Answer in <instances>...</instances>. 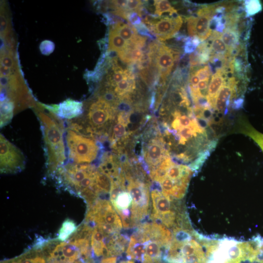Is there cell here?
<instances>
[{"label": "cell", "mask_w": 263, "mask_h": 263, "mask_svg": "<svg viewBox=\"0 0 263 263\" xmlns=\"http://www.w3.org/2000/svg\"><path fill=\"white\" fill-rule=\"evenodd\" d=\"M33 110L40 125L47 174L50 177L66 160L65 125L62 119L44 109L39 102Z\"/></svg>", "instance_id": "obj_1"}, {"label": "cell", "mask_w": 263, "mask_h": 263, "mask_svg": "<svg viewBox=\"0 0 263 263\" xmlns=\"http://www.w3.org/2000/svg\"><path fill=\"white\" fill-rule=\"evenodd\" d=\"M90 238L74 233L65 242L38 240V244L46 256L47 263H74L80 260L92 263Z\"/></svg>", "instance_id": "obj_2"}, {"label": "cell", "mask_w": 263, "mask_h": 263, "mask_svg": "<svg viewBox=\"0 0 263 263\" xmlns=\"http://www.w3.org/2000/svg\"><path fill=\"white\" fill-rule=\"evenodd\" d=\"M65 141L69 162L89 164L100 157L103 146L94 139L75 131L66 128Z\"/></svg>", "instance_id": "obj_3"}, {"label": "cell", "mask_w": 263, "mask_h": 263, "mask_svg": "<svg viewBox=\"0 0 263 263\" xmlns=\"http://www.w3.org/2000/svg\"><path fill=\"white\" fill-rule=\"evenodd\" d=\"M128 182L127 189L132 199L130 211L131 222L132 226H134L148 214L150 202L149 190L147 184L137 179L130 180Z\"/></svg>", "instance_id": "obj_4"}, {"label": "cell", "mask_w": 263, "mask_h": 263, "mask_svg": "<svg viewBox=\"0 0 263 263\" xmlns=\"http://www.w3.org/2000/svg\"><path fill=\"white\" fill-rule=\"evenodd\" d=\"M144 23L158 40L165 41L177 34L182 26L183 19L178 14L162 17L153 14L145 18Z\"/></svg>", "instance_id": "obj_5"}, {"label": "cell", "mask_w": 263, "mask_h": 263, "mask_svg": "<svg viewBox=\"0 0 263 263\" xmlns=\"http://www.w3.org/2000/svg\"><path fill=\"white\" fill-rule=\"evenodd\" d=\"M216 4L203 6L194 14L186 18L188 35L204 41L212 33L211 21L216 13Z\"/></svg>", "instance_id": "obj_6"}, {"label": "cell", "mask_w": 263, "mask_h": 263, "mask_svg": "<svg viewBox=\"0 0 263 263\" xmlns=\"http://www.w3.org/2000/svg\"><path fill=\"white\" fill-rule=\"evenodd\" d=\"M25 164V156L20 150L0 133V169L1 173L15 174L20 172L24 169Z\"/></svg>", "instance_id": "obj_7"}, {"label": "cell", "mask_w": 263, "mask_h": 263, "mask_svg": "<svg viewBox=\"0 0 263 263\" xmlns=\"http://www.w3.org/2000/svg\"><path fill=\"white\" fill-rule=\"evenodd\" d=\"M166 143L161 135H156L150 139L143 148L142 155L139 156L140 162L145 170L150 173L154 170L165 159L169 157Z\"/></svg>", "instance_id": "obj_8"}, {"label": "cell", "mask_w": 263, "mask_h": 263, "mask_svg": "<svg viewBox=\"0 0 263 263\" xmlns=\"http://www.w3.org/2000/svg\"><path fill=\"white\" fill-rule=\"evenodd\" d=\"M179 56L173 50L165 44L160 42L155 55L154 63L157 69L159 78L162 82H165L170 75L174 61Z\"/></svg>", "instance_id": "obj_9"}, {"label": "cell", "mask_w": 263, "mask_h": 263, "mask_svg": "<svg viewBox=\"0 0 263 263\" xmlns=\"http://www.w3.org/2000/svg\"><path fill=\"white\" fill-rule=\"evenodd\" d=\"M153 211L151 219L159 221L164 216L171 213L178 207L174 205L173 198L159 190L153 189L151 192Z\"/></svg>", "instance_id": "obj_10"}, {"label": "cell", "mask_w": 263, "mask_h": 263, "mask_svg": "<svg viewBox=\"0 0 263 263\" xmlns=\"http://www.w3.org/2000/svg\"><path fill=\"white\" fill-rule=\"evenodd\" d=\"M58 105L56 115L62 119H74L84 112L83 103L79 101L68 98Z\"/></svg>", "instance_id": "obj_11"}, {"label": "cell", "mask_w": 263, "mask_h": 263, "mask_svg": "<svg viewBox=\"0 0 263 263\" xmlns=\"http://www.w3.org/2000/svg\"><path fill=\"white\" fill-rule=\"evenodd\" d=\"M226 70L223 67L216 69L211 77L208 87L207 99L209 105L215 108V101L217 95L226 82Z\"/></svg>", "instance_id": "obj_12"}, {"label": "cell", "mask_w": 263, "mask_h": 263, "mask_svg": "<svg viewBox=\"0 0 263 263\" xmlns=\"http://www.w3.org/2000/svg\"><path fill=\"white\" fill-rule=\"evenodd\" d=\"M222 33L215 30L211 33L207 41L210 52V57H215L221 61L229 58L231 54L222 40Z\"/></svg>", "instance_id": "obj_13"}, {"label": "cell", "mask_w": 263, "mask_h": 263, "mask_svg": "<svg viewBox=\"0 0 263 263\" xmlns=\"http://www.w3.org/2000/svg\"><path fill=\"white\" fill-rule=\"evenodd\" d=\"M236 87V81L234 77H230L227 81H226L216 99L215 108L218 111L223 112L225 110Z\"/></svg>", "instance_id": "obj_14"}, {"label": "cell", "mask_w": 263, "mask_h": 263, "mask_svg": "<svg viewBox=\"0 0 263 263\" xmlns=\"http://www.w3.org/2000/svg\"><path fill=\"white\" fill-rule=\"evenodd\" d=\"M105 236L102 231L96 226L93 227L91 237L92 254L97 258L108 257V250L105 243Z\"/></svg>", "instance_id": "obj_15"}, {"label": "cell", "mask_w": 263, "mask_h": 263, "mask_svg": "<svg viewBox=\"0 0 263 263\" xmlns=\"http://www.w3.org/2000/svg\"><path fill=\"white\" fill-rule=\"evenodd\" d=\"M1 263H47V262L45 257H44L42 249L34 245L32 249L29 250L20 256L3 261Z\"/></svg>", "instance_id": "obj_16"}, {"label": "cell", "mask_w": 263, "mask_h": 263, "mask_svg": "<svg viewBox=\"0 0 263 263\" xmlns=\"http://www.w3.org/2000/svg\"><path fill=\"white\" fill-rule=\"evenodd\" d=\"M135 77L132 72L120 81L113 90L119 100L130 96L135 89Z\"/></svg>", "instance_id": "obj_17"}, {"label": "cell", "mask_w": 263, "mask_h": 263, "mask_svg": "<svg viewBox=\"0 0 263 263\" xmlns=\"http://www.w3.org/2000/svg\"><path fill=\"white\" fill-rule=\"evenodd\" d=\"M221 37L229 52L232 55L237 47L239 40L240 34L237 28L225 27Z\"/></svg>", "instance_id": "obj_18"}, {"label": "cell", "mask_w": 263, "mask_h": 263, "mask_svg": "<svg viewBox=\"0 0 263 263\" xmlns=\"http://www.w3.org/2000/svg\"><path fill=\"white\" fill-rule=\"evenodd\" d=\"M119 35L128 43L135 39L138 35L135 28L130 24H126L120 21L112 26Z\"/></svg>", "instance_id": "obj_19"}, {"label": "cell", "mask_w": 263, "mask_h": 263, "mask_svg": "<svg viewBox=\"0 0 263 263\" xmlns=\"http://www.w3.org/2000/svg\"><path fill=\"white\" fill-rule=\"evenodd\" d=\"M108 38V52H115L118 53L125 49L128 46V43L112 28H111L109 30Z\"/></svg>", "instance_id": "obj_20"}, {"label": "cell", "mask_w": 263, "mask_h": 263, "mask_svg": "<svg viewBox=\"0 0 263 263\" xmlns=\"http://www.w3.org/2000/svg\"><path fill=\"white\" fill-rule=\"evenodd\" d=\"M15 107L14 103L8 100L0 102V128H3L9 124L15 113Z\"/></svg>", "instance_id": "obj_21"}, {"label": "cell", "mask_w": 263, "mask_h": 263, "mask_svg": "<svg viewBox=\"0 0 263 263\" xmlns=\"http://www.w3.org/2000/svg\"><path fill=\"white\" fill-rule=\"evenodd\" d=\"M132 199L129 192L123 191L119 193L115 201L112 203L116 211L120 214L132 205Z\"/></svg>", "instance_id": "obj_22"}, {"label": "cell", "mask_w": 263, "mask_h": 263, "mask_svg": "<svg viewBox=\"0 0 263 263\" xmlns=\"http://www.w3.org/2000/svg\"><path fill=\"white\" fill-rule=\"evenodd\" d=\"M77 228L74 221L67 219L63 222L58 231V240L62 242L66 241L76 231Z\"/></svg>", "instance_id": "obj_23"}, {"label": "cell", "mask_w": 263, "mask_h": 263, "mask_svg": "<svg viewBox=\"0 0 263 263\" xmlns=\"http://www.w3.org/2000/svg\"><path fill=\"white\" fill-rule=\"evenodd\" d=\"M0 38H4L13 31L6 5L2 3L0 6Z\"/></svg>", "instance_id": "obj_24"}, {"label": "cell", "mask_w": 263, "mask_h": 263, "mask_svg": "<svg viewBox=\"0 0 263 263\" xmlns=\"http://www.w3.org/2000/svg\"><path fill=\"white\" fill-rule=\"evenodd\" d=\"M155 11L154 14L160 17L164 13L169 16L177 14V10L167 0H156L153 2Z\"/></svg>", "instance_id": "obj_25"}, {"label": "cell", "mask_w": 263, "mask_h": 263, "mask_svg": "<svg viewBox=\"0 0 263 263\" xmlns=\"http://www.w3.org/2000/svg\"><path fill=\"white\" fill-rule=\"evenodd\" d=\"M200 40L197 37L186 38L184 47L185 53H193L200 44Z\"/></svg>", "instance_id": "obj_26"}, {"label": "cell", "mask_w": 263, "mask_h": 263, "mask_svg": "<svg viewBox=\"0 0 263 263\" xmlns=\"http://www.w3.org/2000/svg\"><path fill=\"white\" fill-rule=\"evenodd\" d=\"M245 12L246 16L255 14L261 9V5L259 1L245 0L244 1Z\"/></svg>", "instance_id": "obj_27"}, {"label": "cell", "mask_w": 263, "mask_h": 263, "mask_svg": "<svg viewBox=\"0 0 263 263\" xmlns=\"http://www.w3.org/2000/svg\"><path fill=\"white\" fill-rule=\"evenodd\" d=\"M54 49L55 44L51 40H43L41 42L39 46L41 53L46 56L51 54L54 51Z\"/></svg>", "instance_id": "obj_28"}, {"label": "cell", "mask_w": 263, "mask_h": 263, "mask_svg": "<svg viewBox=\"0 0 263 263\" xmlns=\"http://www.w3.org/2000/svg\"><path fill=\"white\" fill-rule=\"evenodd\" d=\"M194 72L199 77L200 81L209 80L211 73V69L208 65H206Z\"/></svg>", "instance_id": "obj_29"}, {"label": "cell", "mask_w": 263, "mask_h": 263, "mask_svg": "<svg viewBox=\"0 0 263 263\" xmlns=\"http://www.w3.org/2000/svg\"><path fill=\"white\" fill-rule=\"evenodd\" d=\"M134 27L136 29L137 31L144 37L154 38V36L152 35L144 22H142L139 24L134 26Z\"/></svg>", "instance_id": "obj_30"}, {"label": "cell", "mask_w": 263, "mask_h": 263, "mask_svg": "<svg viewBox=\"0 0 263 263\" xmlns=\"http://www.w3.org/2000/svg\"><path fill=\"white\" fill-rule=\"evenodd\" d=\"M126 19L133 26L142 22L141 17L138 13L134 12H129Z\"/></svg>", "instance_id": "obj_31"}, {"label": "cell", "mask_w": 263, "mask_h": 263, "mask_svg": "<svg viewBox=\"0 0 263 263\" xmlns=\"http://www.w3.org/2000/svg\"><path fill=\"white\" fill-rule=\"evenodd\" d=\"M15 72V71L12 69L0 64V76L9 77L14 74Z\"/></svg>", "instance_id": "obj_32"}, {"label": "cell", "mask_w": 263, "mask_h": 263, "mask_svg": "<svg viewBox=\"0 0 263 263\" xmlns=\"http://www.w3.org/2000/svg\"><path fill=\"white\" fill-rule=\"evenodd\" d=\"M200 79L196 75L194 71H191L189 77V85L193 87H197L199 84Z\"/></svg>", "instance_id": "obj_33"}, {"label": "cell", "mask_w": 263, "mask_h": 263, "mask_svg": "<svg viewBox=\"0 0 263 263\" xmlns=\"http://www.w3.org/2000/svg\"><path fill=\"white\" fill-rule=\"evenodd\" d=\"M116 257H106L102 260L99 263H116Z\"/></svg>", "instance_id": "obj_34"}, {"label": "cell", "mask_w": 263, "mask_h": 263, "mask_svg": "<svg viewBox=\"0 0 263 263\" xmlns=\"http://www.w3.org/2000/svg\"><path fill=\"white\" fill-rule=\"evenodd\" d=\"M120 263H140L137 262H135L134 261H123Z\"/></svg>", "instance_id": "obj_35"}, {"label": "cell", "mask_w": 263, "mask_h": 263, "mask_svg": "<svg viewBox=\"0 0 263 263\" xmlns=\"http://www.w3.org/2000/svg\"><path fill=\"white\" fill-rule=\"evenodd\" d=\"M74 263H86V262H84L79 261H77L76 262H75Z\"/></svg>", "instance_id": "obj_36"}, {"label": "cell", "mask_w": 263, "mask_h": 263, "mask_svg": "<svg viewBox=\"0 0 263 263\" xmlns=\"http://www.w3.org/2000/svg\"><path fill=\"white\" fill-rule=\"evenodd\" d=\"M261 150H262V151H263V147L261 148Z\"/></svg>", "instance_id": "obj_37"}]
</instances>
